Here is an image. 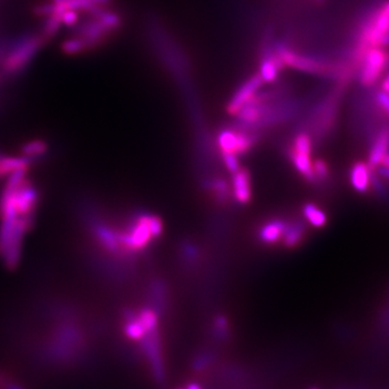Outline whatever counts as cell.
Here are the masks:
<instances>
[{
	"instance_id": "6da1fadb",
	"label": "cell",
	"mask_w": 389,
	"mask_h": 389,
	"mask_svg": "<svg viewBox=\"0 0 389 389\" xmlns=\"http://www.w3.org/2000/svg\"><path fill=\"white\" fill-rule=\"evenodd\" d=\"M43 43L45 41L39 34H22L8 39L7 53L0 64L3 75L22 73L43 48Z\"/></svg>"
},
{
	"instance_id": "7a4b0ae2",
	"label": "cell",
	"mask_w": 389,
	"mask_h": 389,
	"mask_svg": "<svg viewBox=\"0 0 389 389\" xmlns=\"http://www.w3.org/2000/svg\"><path fill=\"white\" fill-rule=\"evenodd\" d=\"M162 229V222L157 216L147 214L136 216L123 231L117 229L121 253L142 251L151 239L160 236Z\"/></svg>"
},
{
	"instance_id": "3957f363",
	"label": "cell",
	"mask_w": 389,
	"mask_h": 389,
	"mask_svg": "<svg viewBox=\"0 0 389 389\" xmlns=\"http://www.w3.org/2000/svg\"><path fill=\"white\" fill-rule=\"evenodd\" d=\"M389 68V51L383 47L368 49L358 68L359 83L364 88H373Z\"/></svg>"
},
{
	"instance_id": "277c9868",
	"label": "cell",
	"mask_w": 389,
	"mask_h": 389,
	"mask_svg": "<svg viewBox=\"0 0 389 389\" xmlns=\"http://www.w3.org/2000/svg\"><path fill=\"white\" fill-rule=\"evenodd\" d=\"M142 349L149 362L151 373L156 382L159 384L166 382V369L163 364L160 337L158 331L151 332L142 341Z\"/></svg>"
},
{
	"instance_id": "5b68a950",
	"label": "cell",
	"mask_w": 389,
	"mask_h": 389,
	"mask_svg": "<svg viewBox=\"0 0 389 389\" xmlns=\"http://www.w3.org/2000/svg\"><path fill=\"white\" fill-rule=\"evenodd\" d=\"M74 28H75V35L85 39L90 50L103 45L106 39L113 34V32L108 30L103 23L93 17H89L81 24L78 22L77 25Z\"/></svg>"
},
{
	"instance_id": "8992f818",
	"label": "cell",
	"mask_w": 389,
	"mask_h": 389,
	"mask_svg": "<svg viewBox=\"0 0 389 389\" xmlns=\"http://www.w3.org/2000/svg\"><path fill=\"white\" fill-rule=\"evenodd\" d=\"M255 138L251 134L242 131L225 130L221 132L218 138L222 154H231L238 156L248 153L253 146Z\"/></svg>"
},
{
	"instance_id": "52a82bcc",
	"label": "cell",
	"mask_w": 389,
	"mask_h": 389,
	"mask_svg": "<svg viewBox=\"0 0 389 389\" xmlns=\"http://www.w3.org/2000/svg\"><path fill=\"white\" fill-rule=\"evenodd\" d=\"M389 151V123H383L372 136L368 166L375 170Z\"/></svg>"
},
{
	"instance_id": "ba28073f",
	"label": "cell",
	"mask_w": 389,
	"mask_h": 389,
	"mask_svg": "<svg viewBox=\"0 0 389 389\" xmlns=\"http://www.w3.org/2000/svg\"><path fill=\"white\" fill-rule=\"evenodd\" d=\"M372 169L368 163L357 161L349 172V180L353 189L360 193H367L371 189Z\"/></svg>"
},
{
	"instance_id": "9c48e42d",
	"label": "cell",
	"mask_w": 389,
	"mask_h": 389,
	"mask_svg": "<svg viewBox=\"0 0 389 389\" xmlns=\"http://www.w3.org/2000/svg\"><path fill=\"white\" fill-rule=\"evenodd\" d=\"M233 196L239 204H246L251 199V178L244 169L233 174Z\"/></svg>"
},
{
	"instance_id": "30bf717a",
	"label": "cell",
	"mask_w": 389,
	"mask_h": 389,
	"mask_svg": "<svg viewBox=\"0 0 389 389\" xmlns=\"http://www.w3.org/2000/svg\"><path fill=\"white\" fill-rule=\"evenodd\" d=\"M286 222L282 219H271L260 227L259 239L261 242L266 244H276L284 237Z\"/></svg>"
},
{
	"instance_id": "8fae6325",
	"label": "cell",
	"mask_w": 389,
	"mask_h": 389,
	"mask_svg": "<svg viewBox=\"0 0 389 389\" xmlns=\"http://www.w3.org/2000/svg\"><path fill=\"white\" fill-rule=\"evenodd\" d=\"M32 160L24 156H5L0 157V178L9 176L18 171L28 170Z\"/></svg>"
},
{
	"instance_id": "7c38bea8",
	"label": "cell",
	"mask_w": 389,
	"mask_h": 389,
	"mask_svg": "<svg viewBox=\"0 0 389 389\" xmlns=\"http://www.w3.org/2000/svg\"><path fill=\"white\" fill-rule=\"evenodd\" d=\"M123 333L127 339L134 341H142L147 335V332L144 329L141 322L138 320L136 313H127L123 324Z\"/></svg>"
},
{
	"instance_id": "4fadbf2b",
	"label": "cell",
	"mask_w": 389,
	"mask_h": 389,
	"mask_svg": "<svg viewBox=\"0 0 389 389\" xmlns=\"http://www.w3.org/2000/svg\"><path fill=\"white\" fill-rule=\"evenodd\" d=\"M305 227L304 224L299 221H292L286 223V229H284V246L293 248L301 242L302 239L304 237Z\"/></svg>"
},
{
	"instance_id": "5bb4252c",
	"label": "cell",
	"mask_w": 389,
	"mask_h": 389,
	"mask_svg": "<svg viewBox=\"0 0 389 389\" xmlns=\"http://www.w3.org/2000/svg\"><path fill=\"white\" fill-rule=\"evenodd\" d=\"M62 25H63V23H62L61 14L53 13V14L49 15V17L45 18L39 35L43 37L45 43H47V41H50L53 37H56L58 35Z\"/></svg>"
},
{
	"instance_id": "9a60e30c",
	"label": "cell",
	"mask_w": 389,
	"mask_h": 389,
	"mask_svg": "<svg viewBox=\"0 0 389 389\" xmlns=\"http://www.w3.org/2000/svg\"><path fill=\"white\" fill-rule=\"evenodd\" d=\"M304 219L314 227H324L328 222L326 214L314 204H305L303 208Z\"/></svg>"
},
{
	"instance_id": "2e32d148",
	"label": "cell",
	"mask_w": 389,
	"mask_h": 389,
	"mask_svg": "<svg viewBox=\"0 0 389 389\" xmlns=\"http://www.w3.org/2000/svg\"><path fill=\"white\" fill-rule=\"evenodd\" d=\"M61 50L63 51L67 56H77L81 53L90 51L89 45L87 41L79 36H73V37L67 38L61 45Z\"/></svg>"
},
{
	"instance_id": "e0dca14e",
	"label": "cell",
	"mask_w": 389,
	"mask_h": 389,
	"mask_svg": "<svg viewBox=\"0 0 389 389\" xmlns=\"http://www.w3.org/2000/svg\"><path fill=\"white\" fill-rule=\"evenodd\" d=\"M47 151H48V144L41 138H36V140H32V141L23 145L22 156L30 159V160H33V159L45 155Z\"/></svg>"
},
{
	"instance_id": "ac0fdd59",
	"label": "cell",
	"mask_w": 389,
	"mask_h": 389,
	"mask_svg": "<svg viewBox=\"0 0 389 389\" xmlns=\"http://www.w3.org/2000/svg\"><path fill=\"white\" fill-rule=\"evenodd\" d=\"M315 182H326L329 180V165L324 160H316L313 162Z\"/></svg>"
},
{
	"instance_id": "d6986e66",
	"label": "cell",
	"mask_w": 389,
	"mask_h": 389,
	"mask_svg": "<svg viewBox=\"0 0 389 389\" xmlns=\"http://www.w3.org/2000/svg\"><path fill=\"white\" fill-rule=\"evenodd\" d=\"M373 98H375V105L377 106L379 112L389 118V94L383 91H377Z\"/></svg>"
},
{
	"instance_id": "ffe728a7",
	"label": "cell",
	"mask_w": 389,
	"mask_h": 389,
	"mask_svg": "<svg viewBox=\"0 0 389 389\" xmlns=\"http://www.w3.org/2000/svg\"><path fill=\"white\" fill-rule=\"evenodd\" d=\"M56 12V5L51 3H41V5L36 6L34 8V14L36 17H41V18H47L49 15L53 14Z\"/></svg>"
},
{
	"instance_id": "44dd1931",
	"label": "cell",
	"mask_w": 389,
	"mask_h": 389,
	"mask_svg": "<svg viewBox=\"0 0 389 389\" xmlns=\"http://www.w3.org/2000/svg\"><path fill=\"white\" fill-rule=\"evenodd\" d=\"M214 331H215V337L218 339H227L229 335V324H227V319L224 317H219L216 318L215 324H214Z\"/></svg>"
},
{
	"instance_id": "7402d4cb",
	"label": "cell",
	"mask_w": 389,
	"mask_h": 389,
	"mask_svg": "<svg viewBox=\"0 0 389 389\" xmlns=\"http://www.w3.org/2000/svg\"><path fill=\"white\" fill-rule=\"evenodd\" d=\"M211 191L215 193L216 198L220 200H227L229 196V187L224 181L212 182Z\"/></svg>"
},
{
	"instance_id": "603a6c76",
	"label": "cell",
	"mask_w": 389,
	"mask_h": 389,
	"mask_svg": "<svg viewBox=\"0 0 389 389\" xmlns=\"http://www.w3.org/2000/svg\"><path fill=\"white\" fill-rule=\"evenodd\" d=\"M212 362V356L210 354H201L193 360V369L197 372H202L210 366Z\"/></svg>"
},
{
	"instance_id": "cb8c5ba5",
	"label": "cell",
	"mask_w": 389,
	"mask_h": 389,
	"mask_svg": "<svg viewBox=\"0 0 389 389\" xmlns=\"http://www.w3.org/2000/svg\"><path fill=\"white\" fill-rule=\"evenodd\" d=\"M61 19H62V23L64 25L68 26V28H74V26L77 25L78 22H79V15H78V11L75 10H65L62 14H61Z\"/></svg>"
},
{
	"instance_id": "d4e9b609",
	"label": "cell",
	"mask_w": 389,
	"mask_h": 389,
	"mask_svg": "<svg viewBox=\"0 0 389 389\" xmlns=\"http://www.w3.org/2000/svg\"><path fill=\"white\" fill-rule=\"evenodd\" d=\"M223 160L225 163V167H227V170L231 172V174H235L239 170V162L238 159H237V156L231 155V154H223Z\"/></svg>"
},
{
	"instance_id": "484cf974",
	"label": "cell",
	"mask_w": 389,
	"mask_h": 389,
	"mask_svg": "<svg viewBox=\"0 0 389 389\" xmlns=\"http://www.w3.org/2000/svg\"><path fill=\"white\" fill-rule=\"evenodd\" d=\"M91 7H104L112 3V0H88Z\"/></svg>"
},
{
	"instance_id": "4316f807",
	"label": "cell",
	"mask_w": 389,
	"mask_h": 389,
	"mask_svg": "<svg viewBox=\"0 0 389 389\" xmlns=\"http://www.w3.org/2000/svg\"><path fill=\"white\" fill-rule=\"evenodd\" d=\"M381 91L389 94V74L385 76L384 79H383L382 83H381Z\"/></svg>"
},
{
	"instance_id": "83f0119b",
	"label": "cell",
	"mask_w": 389,
	"mask_h": 389,
	"mask_svg": "<svg viewBox=\"0 0 389 389\" xmlns=\"http://www.w3.org/2000/svg\"><path fill=\"white\" fill-rule=\"evenodd\" d=\"M377 174H379L381 178L389 180V168H386V167H381V168L377 169Z\"/></svg>"
},
{
	"instance_id": "f1b7e54d",
	"label": "cell",
	"mask_w": 389,
	"mask_h": 389,
	"mask_svg": "<svg viewBox=\"0 0 389 389\" xmlns=\"http://www.w3.org/2000/svg\"><path fill=\"white\" fill-rule=\"evenodd\" d=\"M184 389H202V386L199 383L191 382Z\"/></svg>"
},
{
	"instance_id": "f546056e",
	"label": "cell",
	"mask_w": 389,
	"mask_h": 389,
	"mask_svg": "<svg viewBox=\"0 0 389 389\" xmlns=\"http://www.w3.org/2000/svg\"><path fill=\"white\" fill-rule=\"evenodd\" d=\"M53 3H66L68 1H71V0H51Z\"/></svg>"
},
{
	"instance_id": "4dcf8cb0",
	"label": "cell",
	"mask_w": 389,
	"mask_h": 389,
	"mask_svg": "<svg viewBox=\"0 0 389 389\" xmlns=\"http://www.w3.org/2000/svg\"><path fill=\"white\" fill-rule=\"evenodd\" d=\"M311 389H318V388H311Z\"/></svg>"
},
{
	"instance_id": "1f68e13d",
	"label": "cell",
	"mask_w": 389,
	"mask_h": 389,
	"mask_svg": "<svg viewBox=\"0 0 389 389\" xmlns=\"http://www.w3.org/2000/svg\"><path fill=\"white\" fill-rule=\"evenodd\" d=\"M176 389H183V388H176Z\"/></svg>"
}]
</instances>
